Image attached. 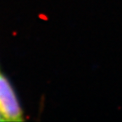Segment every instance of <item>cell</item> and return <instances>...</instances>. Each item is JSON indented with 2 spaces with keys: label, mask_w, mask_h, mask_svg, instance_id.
<instances>
[{
  "label": "cell",
  "mask_w": 122,
  "mask_h": 122,
  "mask_svg": "<svg viewBox=\"0 0 122 122\" xmlns=\"http://www.w3.org/2000/svg\"><path fill=\"white\" fill-rule=\"evenodd\" d=\"M0 114L4 121H21L22 110L10 81L0 73Z\"/></svg>",
  "instance_id": "6da1fadb"
},
{
  "label": "cell",
  "mask_w": 122,
  "mask_h": 122,
  "mask_svg": "<svg viewBox=\"0 0 122 122\" xmlns=\"http://www.w3.org/2000/svg\"><path fill=\"white\" fill-rule=\"evenodd\" d=\"M0 121H4V118H3V117L1 116V114H0Z\"/></svg>",
  "instance_id": "7a4b0ae2"
}]
</instances>
